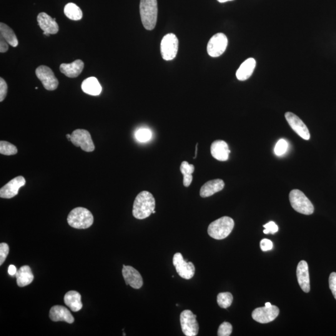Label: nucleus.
I'll return each mask as SVG.
<instances>
[{"mask_svg": "<svg viewBox=\"0 0 336 336\" xmlns=\"http://www.w3.org/2000/svg\"><path fill=\"white\" fill-rule=\"evenodd\" d=\"M156 202L150 192L142 191L137 195L133 207V215L137 219L142 220L150 216L155 209Z\"/></svg>", "mask_w": 336, "mask_h": 336, "instance_id": "f257e3e1", "label": "nucleus"}, {"mask_svg": "<svg viewBox=\"0 0 336 336\" xmlns=\"http://www.w3.org/2000/svg\"><path fill=\"white\" fill-rule=\"evenodd\" d=\"M140 12L145 28L147 30L154 29L156 26L158 18L157 0H141Z\"/></svg>", "mask_w": 336, "mask_h": 336, "instance_id": "f03ea898", "label": "nucleus"}, {"mask_svg": "<svg viewBox=\"0 0 336 336\" xmlns=\"http://www.w3.org/2000/svg\"><path fill=\"white\" fill-rule=\"evenodd\" d=\"M235 223L231 217L224 216L210 223L207 232L210 237L216 240L224 239L234 229Z\"/></svg>", "mask_w": 336, "mask_h": 336, "instance_id": "7ed1b4c3", "label": "nucleus"}, {"mask_svg": "<svg viewBox=\"0 0 336 336\" xmlns=\"http://www.w3.org/2000/svg\"><path fill=\"white\" fill-rule=\"evenodd\" d=\"M67 220L70 226L74 229H85L92 226L94 216L86 208L79 207L71 210Z\"/></svg>", "mask_w": 336, "mask_h": 336, "instance_id": "20e7f679", "label": "nucleus"}, {"mask_svg": "<svg viewBox=\"0 0 336 336\" xmlns=\"http://www.w3.org/2000/svg\"><path fill=\"white\" fill-rule=\"evenodd\" d=\"M289 199L293 209L300 214L311 215L315 208L310 200L300 190L293 189L290 192Z\"/></svg>", "mask_w": 336, "mask_h": 336, "instance_id": "39448f33", "label": "nucleus"}, {"mask_svg": "<svg viewBox=\"0 0 336 336\" xmlns=\"http://www.w3.org/2000/svg\"><path fill=\"white\" fill-rule=\"evenodd\" d=\"M72 144L77 147H81L84 152H92L95 150V145L91 135L86 130L77 129L72 133Z\"/></svg>", "mask_w": 336, "mask_h": 336, "instance_id": "423d86ee", "label": "nucleus"}, {"mask_svg": "<svg viewBox=\"0 0 336 336\" xmlns=\"http://www.w3.org/2000/svg\"><path fill=\"white\" fill-rule=\"evenodd\" d=\"M177 37L175 34L169 33L165 36L161 42V53L165 61H171L176 56L178 51Z\"/></svg>", "mask_w": 336, "mask_h": 336, "instance_id": "0eeeda50", "label": "nucleus"}, {"mask_svg": "<svg viewBox=\"0 0 336 336\" xmlns=\"http://www.w3.org/2000/svg\"><path fill=\"white\" fill-rule=\"evenodd\" d=\"M197 316L190 310H184L180 315V326L184 335L195 336L199 332V325L196 320Z\"/></svg>", "mask_w": 336, "mask_h": 336, "instance_id": "6e6552de", "label": "nucleus"}, {"mask_svg": "<svg viewBox=\"0 0 336 336\" xmlns=\"http://www.w3.org/2000/svg\"><path fill=\"white\" fill-rule=\"evenodd\" d=\"M173 265L177 274L185 280H190L194 277L195 267L192 262H188L183 258L181 253H176L172 259Z\"/></svg>", "mask_w": 336, "mask_h": 336, "instance_id": "1a4fd4ad", "label": "nucleus"}, {"mask_svg": "<svg viewBox=\"0 0 336 336\" xmlns=\"http://www.w3.org/2000/svg\"><path fill=\"white\" fill-rule=\"evenodd\" d=\"M36 75L46 90L52 91L58 87V80L55 76L53 71L49 67L40 66L37 67Z\"/></svg>", "mask_w": 336, "mask_h": 336, "instance_id": "9d476101", "label": "nucleus"}, {"mask_svg": "<svg viewBox=\"0 0 336 336\" xmlns=\"http://www.w3.org/2000/svg\"><path fill=\"white\" fill-rule=\"evenodd\" d=\"M227 45V37L224 34H215L208 42L207 47L208 54L212 57H219L226 50Z\"/></svg>", "mask_w": 336, "mask_h": 336, "instance_id": "9b49d317", "label": "nucleus"}, {"mask_svg": "<svg viewBox=\"0 0 336 336\" xmlns=\"http://www.w3.org/2000/svg\"><path fill=\"white\" fill-rule=\"evenodd\" d=\"M279 308L276 306L258 308L252 312V317L256 322L266 324L274 321L279 315Z\"/></svg>", "mask_w": 336, "mask_h": 336, "instance_id": "f8f14e48", "label": "nucleus"}, {"mask_svg": "<svg viewBox=\"0 0 336 336\" xmlns=\"http://www.w3.org/2000/svg\"><path fill=\"white\" fill-rule=\"evenodd\" d=\"M285 119L296 134L305 140L310 139V133L307 125L299 117L292 112H287L285 115Z\"/></svg>", "mask_w": 336, "mask_h": 336, "instance_id": "ddd939ff", "label": "nucleus"}, {"mask_svg": "<svg viewBox=\"0 0 336 336\" xmlns=\"http://www.w3.org/2000/svg\"><path fill=\"white\" fill-rule=\"evenodd\" d=\"M26 184L23 176L19 175L10 180L0 189V197L3 199H11L18 194L19 189Z\"/></svg>", "mask_w": 336, "mask_h": 336, "instance_id": "4468645a", "label": "nucleus"}, {"mask_svg": "<svg viewBox=\"0 0 336 336\" xmlns=\"http://www.w3.org/2000/svg\"><path fill=\"white\" fill-rule=\"evenodd\" d=\"M122 275L127 285L134 289H140L144 285V281L139 271L131 266H123Z\"/></svg>", "mask_w": 336, "mask_h": 336, "instance_id": "2eb2a0df", "label": "nucleus"}, {"mask_svg": "<svg viewBox=\"0 0 336 336\" xmlns=\"http://www.w3.org/2000/svg\"><path fill=\"white\" fill-rule=\"evenodd\" d=\"M37 21L44 32L49 34H56L59 32V25L56 21V18H52L46 12H40L37 15Z\"/></svg>", "mask_w": 336, "mask_h": 336, "instance_id": "dca6fc26", "label": "nucleus"}, {"mask_svg": "<svg viewBox=\"0 0 336 336\" xmlns=\"http://www.w3.org/2000/svg\"><path fill=\"white\" fill-rule=\"evenodd\" d=\"M49 318L52 322H64L69 324H72L74 322L73 316L66 308L62 306H54L51 308L49 312Z\"/></svg>", "mask_w": 336, "mask_h": 336, "instance_id": "f3484780", "label": "nucleus"}, {"mask_svg": "<svg viewBox=\"0 0 336 336\" xmlns=\"http://www.w3.org/2000/svg\"><path fill=\"white\" fill-rule=\"evenodd\" d=\"M298 282L303 292L309 293L310 291V282L308 265L305 260L298 263L297 269Z\"/></svg>", "mask_w": 336, "mask_h": 336, "instance_id": "a211bd4d", "label": "nucleus"}, {"mask_svg": "<svg viewBox=\"0 0 336 336\" xmlns=\"http://www.w3.org/2000/svg\"><path fill=\"white\" fill-rule=\"evenodd\" d=\"M210 152L215 160L220 162H225L229 159L230 150L226 142L223 140H216L212 143L210 147Z\"/></svg>", "mask_w": 336, "mask_h": 336, "instance_id": "6ab92c4d", "label": "nucleus"}, {"mask_svg": "<svg viewBox=\"0 0 336 336\" xmlns=\"http://www.w3.org/2000/svg\"><path fill=\"white\" fill-rule=\"evenodd\" d=\"M84 67V62L77 59L70 64H62L60 66V71L65 76L69 78H76L82 73Z\"/></svg>", "mask_w": 336, "mask_h": 336, "instance_id": "aec40b11", "label": "nucleus"}, {"mask_svg": "<svg viewBox=\"0 0 336 336\" xmlns=\"http://www.w3.org/2000/svg\"><path fill=\"white\" fill-rule=\"evenodd\" d=\"M224 181L222 179L209 180L200 188V195L203 198L211 196L224 189Z\"/></svg>", "mask_w": 336, "mask_h": 336, "instance_id": "412c9836", "label": "nucleus"}, {"mask_svg": "<svg viewBox=\"0 0 336 336\" xmlns=\"http://www.w3.org/2000/svg\"><path fill=\"white\" fill-rule=\"evenodd\" d=\"M256 66V61L253 58H249L243 62L236 72L237 78L239 81H244L252 76Z\"/></svg>", "mask_w": 336, "mask_h": 336, "instance_id": "4be33fe9", "label": "nucleus"}, {"mask_svg": "<svg viewBox=\"0 0 336 336\" xmlns=\"http://www.w3.org/2000/svg\"><path fill=\"white\" fill-rule=\"evenodd\" d=\"M64 303L72 312H77L83 307L81 302V295L76 291H70L64 296Z\"/></svg>", "mask_w": 336, "mask_h": 336, "instance_id": "5701e85b", "label": "nucleus"}, {"mask_svg": "<svg viewBox=\"0 0 336 336\" xmlns=\"http://www.w3.org/2000/svg\"><path fill=\"white\" fill-rule=\"evenodd\" d=\"M17 285L19 287H24L31 284L34 280L31 268L27 265L22 266L17 271L16 275Z\"/></svg>", "mask_w": 336, "mask_h": 336, "instance_id": "b1692460", "label": "nucleus"}, {"mask_svg": "<svg viewBox=\"0 0 336 336\" xmlns=\"http://www.w3.org/2000/svg\"><path fill=\"white\" fill-rule=\"evenodd\" d=\"M82 90L85 94L97 96L102 92V88L99 81L95 77H90L82 82Z\"/></svg>", "mask_w": 336, "mask_h": 336, "instance_id": "393cba45", "label": "nucleus"}, {"mask_svg": "<svg viewBox=\"0 0 336 336\" xmlns=\"http://www.w3.org/2000/svg\"><path fill=\"white\" fill-rule=\"evenodd\" d=\"M0 36L12 47H16L18 45V40L13 30L3 22L0 23Z\"/></svg>", "mask_w": 336, "mask_h": 336, "instance_id": "a878e982", "label": "nucleus"}, {"mask_svg": "<svg viewBox=\"0 0 336 336\" xmlns=\"http://www.w3.org/2000/svg\"><path fill=\"white\" fill-rule=\"evenodd\" d=\"M64 12L69 19L73 21H79L83 17V12L81 9L73 2L67 4L64 7Z\"/></svg>", "mask_w": 336, "mask_h": 336, "instance_id": "bb28decb", "label": "nucleus"}, {"mask_svg": "<svg viewBox=\"0 0 336 336\" xmlns=\"http://www.w3.org/2000/svg\"><path fill=\"white\" fill-rule=\"evenodd\" d=\"M194 166L187 162L181 163L180 170L183 175V184L185 187H189L192 181V173L194 171Z\"/></svg>", "mask_w": 336, "mask_h": 336, "instance_id": "cd10ccee", "label": "nucleus"}, {"mask_svg": "<svg viewBox=\"0 0 336 336\" xmlns=\"http://www.w3.org/2000/svg\"><path fill=\"white\" fill-rule=\"evenodd\" d=\"M217 302L220 308L226 309L232 305L233 296L229 292L220 293L217 295Z\"/></svg>", "mask_w": 336, "mask_h": 336, "instance_id": "c85d7f7f", "label": "nucleus"}, {"mask_svg": "<svg viewBox=\"0 0 336 336\" xmlns=\"http://www.w3.org/2000/svg\"><path fill=\"white\" fill-rule=\"evenodd\" d=\"M0 154L6 156H11L17 154V149L14 145L6 141L0 142Z\"/></svg>", "mask_w": 336, "mask_h": 336, "instance_id": "c756f323", "label": "nucleus"}, {"mask_svg": "<svg viewBox=\"0 0 336 336\" xmlns=\"http://www.w3.org/2000/svg\"><path fill=\"white\" fill-rule=\"evenodd\" d=\"M138 141L142 143L149 142L152 139V132L149 129H140L135 134Z\"/></svg>", "mask_w": 336, "mask_h": 336, "instance_id": "7c9ffc66", "label": "nucleus"}, {"mask_svg": "<svg viewBox=\"0 0 336 336\" xmlns=\"http://www.w3.org/2000/svg\"><path fill=\"white\" fill-rule=\"evenodd\" d=\"M288 147V144L287 141L284 139H281L277 142L275 147V154L277 156H282L287 152Z\"/></svg>", "mask_w": 336, "mask_h": 336, "instance_id": "2f4dec72", "label": "nucleus"}, {"mask_svg": "<svg viewBox=\"0 0 336 336\" xmlns=\"http://www.w3.org/2000/svg\"><path fill=\"white\" fill-rule=\"evenodd\" d=\"M232 326L230 323L224 322L220 325L217 335L219 336H229L232 334Z\"/></svg>", "mask_w": 336, "mask_h": 336, "instance_id": "473e14b6", "label": "nucleus"}, {"mask_svg": "<svg viewBox=\"0 0 336 336\" xmlns=\"http://www.w3.org/2000/svg\"><path fill=\"white\" fill-rule=\"evenodd\" d=\"M9 246L6 243H1L0 244V265H2L6 259L7 255L9 253Z\"/></svg>", "mask_w": 336, "mask_h": 336, "instance_id": "72a5a7b5", "label": "nucleus"}, {"mask_svg": "<svg viewBox=\"0 0 336 336\" xmlns=\"http://www.w3.org/2000/svg\"><path fill=\"white\" fill-rule=\"evenodd\" d=\"M263 227H264L265 229L263 230V233L265 234H274L278 231V225L273 221L267 223V224L263 225Z\"/></svg>", "mask_w": 336, "mask_h": 336, "instance_id": "f704fd0d", "label": "nucleus"}, {"mask_svg": "<svg viewBox=\"0 0 336 336\" xmlns=\"http://www.w3.org/2000/svg\"><path fill=\"white\" fill-rule=\"evenodd\" d=\"M7 85L6 81L1 77L0 78V102H2L6 97Z\"/></svg>", "mask_w": 336, "mask_h": 336, "instance_id": "c9c22d12", "label": "nucleus"}, {"mask_svg": "<svg viewBox=\"0 0 336 336\" xmlns=\"http://www.w3.org/2000/svg\"><path fill=\"white\" fill-rule=\"evenodd\" d=\"M330 288L336 300V273L333 272L330 276Z\"/></svg>", "mask_w": 336, "mask_h": 336, "instance_id": "e433bc0d", "label": "nucleus"}, {"mask_svg": "<svg viewBox=\"0 0 336 336\" xmlns=\"http://www.w3.org/2000/svg\"><path fill=\"white\" fill-rule=\"evenodd\" d=\"M260 247L263 252H267L268 250H271L273 249V244L271 240L264 239L261 240Z\"/></svg>", "mask_w": 336, "mask_h": 336, "instance_id": "4c0bfd02", "label": "nucleus"}, {"mask_svg": "<svg viewBox=\"0 0 336 336\" xmlns=\"http://www.w3.org/2000/svg\"><path fill=\"white\" fill-rule=\"evenodd\" d=\"M8 43L2 38V37L0 36V52L1 53H4L7 51L9 49Z\"/></svg>", "mask_w": 336, "mask_h": 336, "instance_id": "58836bf2", "label": "nucleus"}, {"mask_svg": "<svg viewBox=\"0 0 336 336\" xmlns=\"http://www.w3.org/2000/svg\"><path fill=\"white\" fill-rule=\"evenodd\" d=\"M17 270L16 267L13 265H10L8 267V273L9 275H16Z\"/></svg>", "mask_w": 336, "mask_h": 336, "instance_id": "ea45409f", "label": "nucleus"}, {"mask_svg": "<svg viewBox=\"0 0 336 336\" xmlns=\"http://www.w3.org/2000/svg\"><path fill=\"white\" fill-rule=\"evenodd\" d=\"M220 2H225L227 1H233V0H217Z\"/></svg>", "mask_w": 336, "mask_h": 336, "instance_id": "a19ab883", "label": "nucleus"}, {"mask_svg": "<svg viewBox=\"0 0 336 336\" xmlns=\"http://www.w3.org/2000/svg\"><path fill=\"white\" fill-rule=\"evenodd\" d=\"M197 146H198V144L196 145V147H195V157H194V159H195V158H196L197 156Z\"/></svg>", "mask_w": 336, "mask_h": 336, "instance_id": "79ce46f5", "label": "nucleus"}, {"mask_svg": "<svg viewBox=\"0 0 336 336\" xmlns=\"http://www.w3.org/2000/svg\"><path fill=\"white\" fill-rule=\"evenodd\" d=\"M271 306H272V305H271L270 303H265V307H271Z\"/></svg>", "mask_w": 336, "mask_h": 336, "instance_id": "37998d69", "label": "nucleus"}, {"mask_svg": "<svg viewBox=\"0 0 336 336\" xmlns=\"http://www.w3.org/2000/svg\"><path fill=\"white\" fill-rule=\"evenodd\" d=\"M43 34H44V35H46V36H50V34H49V33H47V32H43Z\"/></svg>", "mask_w": 336, "mask_h": 336, "instance_id": "c03bdc74", "label": "nucleus"}, {"mask_svg": "<svg viewBox=\"0 0 336 336\" xmlns=\"http://www.w3.org/2000/svg\"><path fill=\"white\" fill-rule=\"evenodd\" d=\"M156 213V211H155V210H154V212H153V214H155Z\"/></svg>", "mask_w": 336, "mask_h": 336, "instance_id": "a18cd8bd", "label": "nucleus"}]
</instances>
